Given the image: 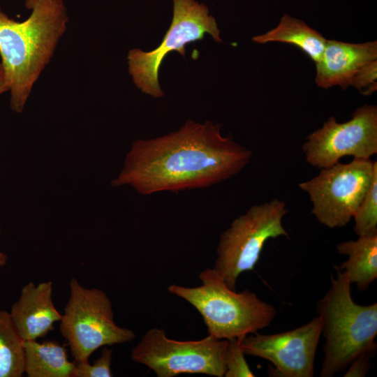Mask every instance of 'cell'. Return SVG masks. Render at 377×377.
<instances>
[{
  "instance_id": "obj_11",
  "label": "cell",
  "mask_w": 377,
  "mask_h": 377,
  "mask_svg": "<svg viewBox=\"0 0 377 377\" xmlns=\"http://www.w3.org/2000/svg\"><path fill=\"white\" fill-rule=\"evenodd\" d=\"M318 316L309 323L283 332H256L239 341L245 355L269 361L268 374L274 377H313L314 359L321 335Z\"/></svg>"
},
{
  "instance_id": "obj_9",
  "label": "cell",
  "mask_w": 377,
  "mask_h": 377,
  "mask_svg": "<svg viewBox=\"0 0 377 377\" xmlns=\"http://www.w3.org/2000/svg\"><path fill=\"white\" fill-rule=\"evenodd\" d=\"M377 171V161L354 158L322 168L315 177L299 184L313 205L311 213L322 225H347L363 200Z\"/></svg>"
},
{
  "instance_id": "obj_20",
  "label": "cell",
  "mask_w": 377,
  "mask_h": 377,
  "mask_svg": "<svg viewBox=\"0 0 377 377\" xmlns=\"http://www.w3.org/2000/svg\"><path fill=\"white\" fill-rule=\"evenodd\" d=\"M112 350L104 346L101 354L92 364L88 361L75 362L72 377H111Z\"/></svg>"
},
{
  "instance_id": "obj_12",
  "label": "cell",
  "mask_w": 377,
  "mask_h": 377,
  "mask_svg": "<svg viewBox=\"0 0 377 377\" xmlns=\"http://www.w3.org/2000/svg\"><path fill=\"white\" fill-rule=\"evenodd\" d=\"M52 282L24 285L17 300L11 306L10 315L24 341L37 340L54 330L62 314L56 309L52 300Z\"/></svg>"
},
{
  "instance_id": "obj_1",
  "label": "cell",
  "mask_w": 377,
  "mask_h": 377,
  "mask_svg": "<svg viewBox=\"0 0 377 377\" xmlns=\"http://www.w3.org/2000/svg\"><path fill=\"white\" fill-rule=\"evenodd\" d=\"M251 156V150L223 136L219 124L188 119L178 131L135 140L111 185L143 195L208 188L239 173Z\"/></svg>"
},
{
  "instance_id": "obj_15",
  "label": "cell",
  "mask_w": 377,
  "mask_h": 377,
  "mask_svg": "<svg viewBox=\"0 0 377 377\" xmlns=\"http://www.w3.org/2000/svg\"><path fill=\"white\" fill-rule=\"evenodd\" d=\"M24 374L28 377H72L75 362L67 348L57 341H24Z\"/></svg>"
},
{
  "instance_id": "obj_5",
  "label": "cell",
  "mask_w": 377,
  "mask_h": 377,
  "mask_svg": "<svg viewBox=\"0 0 377 377\" xmlns=\"http://www.w3.org/2000/svg\"><path fill=\"white\" fill-rule=\"evenodd\" d=\"M69 290L59 331L75 362L88 361L101 347L135 339L133 331L114 322L112 302L103 290L84 287L75 278L70 281Z\"/></svg>"
},
{
  "instance_id": "obj_8",
  "label": "cell",
  "mask_w": 377,
  "mask_h": 377,
  "mask_svg": "<svg viewBox=\"0 0 377 377\" xmlns=\"http://www.w3.org/2000/svg\"><path fill=\"white\" fill-rule=\"evenodd\" d=\"M227 339L208 335L197 341L169 339L163 329L149 330L131 350V359L147 366L158 377L182 374L224 376Z\"/></svg>"
},
{
  "instance_id": "obj_6",
  "label": "cell",
  "mask_w": 377,
  "mask_h": 377,
  "mask_svg": "<svg viewBox=\"0 0 377 377\" xmlns=\"http://www.w3.org/2000/svg\"><path fill=\"white\" fill-rule=\"evenodd\" d=\"M287 212L286 203L277 198L255 205L221 235L214 268L229 288L236 290L239 276L253 269L268 239L288 236L282 224Z\"/></svg>"
},
{
  "instance_id": "obj_19",
  "label": "cell",
  "mask_w": 377,
  "mask_h": 377,
  "mask_svg": "<svg viewBox=\"0 0 377 377\" xmlns=\"http://www.w3.org/2000/svg\"><path fill=\"white\" fill-rule=\"evenodd\" d=\"M239 341L235 338L228 340L225 355L226 377H253L245 358Z\"/></svg>"
},
{
  "instance_id": "obj_18",
  "label": "cell",
  "mask_w": 377,
  "mask_h": 377,
  "mask_svg": "<svg viewBox=\"0 0 377 377\" xmlns=\"http://www.w3.org/2000/svg\"><path fill=\"white\" fill-rule=\"evenodd\" d=\"M353 218L358 237L377 235V171Z\"/></svg>"
},
{
  "instance_id": "obj_14",
  "label": "cell",
  "mask_w": 377,
  "mask_h": 377,
  "mask_svg": "<svg viewBox=\"0 0 377 377\" xmlns=\"http://www.w3.org/2000/svg\"><path fill=\"white\" fill-rule=\"evenodd\" d=\"M337 249L339 253L348 256L339 268L359 290H366L377 278V235L341 242Z\"/></svg>"
},
{
  "instance_id": "obj_22",
  "label": "cell",
  "mask_w": 377,
  "mask_h": 377,
  "mask_svg": "<svg viewBox=\"0 0 377 377\" xmlns=\"http://www.w3.org/2000/svg\"><path fill=\"white\" fill-rule=\"evenodd\" d=\"M374 353H364L359 355L348 366L344 377H364L370 368V360L375 355Z\"/></svg>"
},
{
  "instance_id": "obj_3",
  "label": "cell",
  "mask_w": 377,
  "mask_h": 377,
  "mask_svg": "<svg viewBox=\"0 0 377 377\" xmlns=\"http://www.w3.org/2000/svg\"><path fill=\"white\" fill-rule=\"evenodd\" d=\"M334 267L337 276L331 275L330 286L316 306L325 339L320 377H332L359 355L377 349V303H355L348 275L338 265Z\"/></svg>"
},
{
  "instance_id": "obj_21",
  "label": "cell",
  "mask_w": 377,
  "mask_h": 377,
  "mask_svg": "<svg viewBox=\"0 0 377 377\" xmlns=\"http://www.w3.org/2000/svg\"><path fill=\"white\" fill-rule=\"evenodd\" d=\"M377 59L371 61L361 67L353 77L350 86L361 90L368 89L364 94L369 95L376 90Z\"/></svg>"
},
{
  "instance_id": "obj_2",
  "label": "cell",
  "mask_w": 377,
  "mask_h": 377,
  "mask_svg": "<svg viewBox=\"0 0 377 377\" xmlns=\"http://www.w3.org/2000/svg\"><path fill=\"white\" fill-rule=\"evenodd\" d=\"M25 20L10 18L0 6V56L10 106L21 113L35 83L49 64L66 32L68 17L63 0H26Z\"/></svg>"
},
{
  "instance_id": "obj_10",
  "label": "cell",
  "mask_w": 377,
  "mask_h": 377,
  "mask_svg": "<svg viewBox=\"0 0 377 377\" xmlns=\"http://www.w3.org/2000/svg\"><path fill=\"white\" fill-rule=\"evenodd\" d=\"M307 163L317 168H329L340 158L370 159L377 153V108L364 105L343 123L330 117L311 133L302 145Z\"/></svg>"
},
{
  "instance_id": "obj_16",
  "label": "cell",
  "mask_w": 377,
  "mask_h": 377,
  "mask_svg": "<svg viewBox=\"0 0 377 377\" xmlns=\"http://www.w3.org/2000/svg\"><path fill=\"white\" fill-rule=\"evenodd\" d=\"M252 40L264 44L280 42L293 44L302 50L315 63H317L325 47L327 40L317 31L305 22L284 14L279 24L272 30L256 36Z\"/></svg>"
},
{
  "instance_id": "obj_4",
  "label": "cell",
  "mask_w": 377,
  "mask_h": 377,
  "mask_svg": "<svg viewBox=\"0 0 377 377\" xmlns=\"http://www.w3.org/2000/svg\"><path fill=\"white\" fill-rule=\"evenodd\" d=\"M202 285L188 288L172 284L168 291L191 304L202 316L208 334L217 339H237L257 332L274 319L275 307L249 289L236 292L228 287L214 268L199 274Z\"/></svg>"
},
{
  "instance_id": "obj_7",
  "label": "cell",
  "mask_w": 377,
  "mask_h": 377,
  "mask_svg": "<svg viewBox=\"0 0 377 377\" xmlns=\"http://www.w3.org/2000/svg\"><path fill=\"white\" fill-rule=\"evenodd\" d=\"M205 34L222 42L216 20L209 15L207 7L195 0H173L172 20L161 44L149 52L134 48L128 53V72L134 84L145 94L161 97L158 71L165 56L177 51L185 57L186 45L203 39Z\"/></svg>"
},
{
  "instance_id": "obj_13",
  "label": "cell",
  "mask_w": 377,
  "mask_h": 377,
  "mask_svg": "<svg viewBox=\"0 0 377 377\" xmlns=\"http://www.w3.org/2000/svg\"><path fill=\"white\" fill-rule=\"evenodd\" d=\"M376 59V41L350 43L327 40L323 53L316 63V83L324 89L333 86L346 89L361 67Z\"/></svg>"
},
{
  "instance_id": "obj_24",
  "label": "cell",
  "mask_w": 377,
  "mask_h": 377,
  "mask_svg": "<svg viewBox=\"0 0 377 377\" xmlns=\"http://www.w3.org/2000/svg\"><path fill=\"white\" fill-rule=\"evenodd\" d=\"M1 232V228L0 226V234ZM8 256L4 253L0 251V267L4 266L7 263Z\"/></svg>"
},
{
  "instance_id": "obj_17",
  "label": "cell",
  "mask_w": 377,
  "mask_h": 377,
  "mask_svg": "<svg viewBox=\"0 0 377 377\" xmlns=\"http://www.w3.org/2000/svg\"><path fill=\"white\" fill-rule=\"evenodd\" d=\"M24 362V340L10 313L0 309V377H21Z\"/></svg>"
},
{
  "instance_id": "obj_23",
  "label": "cell",
  "mask_w": 377,
  "mask_h": 377,
  "mask_svg": "<svg viewBox=\"0 0 377 377\" xmlns=\"http://www.w3.org/2000/svg\"><path fill=\"white\" fill-rule=\"evenodd\" d=\"M8 85L7 83L3 68L0 62V96L3 93L8 91Z\"/></svg>"
}]
</instances>
